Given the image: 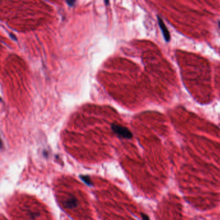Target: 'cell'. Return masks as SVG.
I'll use <instances>...</instances> for the list:
<instances>
[{
	"mask_svg": "<svg viewBox=\"0 0 220 220\" xmlns=\"http://www.w3.org/2000/svg\"><path fill=\"white\" fill-rule=\"evenodd\" d=\"M111 127L112 131L116 134H117L119 136L123 138H127V139H131L132 137V132L125 127L113 123L112 124Z\"/></svg>",
	"mask_w": 220,
	"mask_h": 220,
	"instance_id": "1",
	"label": "cell"
},
{
	"mask_svg": "<svg viewBox=\"0 0 220 220\" xmlns=\"http://www.w3.org/2000/svg\"><path fill=\"white\" fill-rule=\"evenodd\" d=\"M157 20H158V25L162 31L163 35L165 40L167 42H169L170 40V33H169L168 29H167V28L166 25H165L164 22L162 21L161 19L159 16H157Z\"/></svg>",
	"mask_w": 220,
	"mask_h": 220,
	"instance_id": "3",
	"label": "cell"
},
{
	"mask_svg": "<svg viewBox=\"0 0 220 220\" xmlns=\"http://www.w3.org/2000/svg\"><path fill=\"white\" fill-rule=\"evenodd\" d=\"M66 3H67V4L69 5V6L72 7V6H74V4L76 3V2H73V1L69 2V1H68V2H66Z\"/></svg>",
	"mask_w": 220,
	"mask_h": 220,
	"instance_id": "6",
	"label": "cell"
},
{
	"mask_svg": "<svg viewBox=\"0 0 220 220\" xmlns=\"http://www.w3.org/2000/svg\"><path fill=\"white\" fill-rule=\"evenodd\" d=\"M37 216H38V214H36V213H31V218H36Z\"/></svg>",
	"mask_w": 220,
	"mask_h": 220,
	"instance_id": "7",
	"label": "cell"
},
{
	"mask_svg": "<svg viewBox=\"0 0 220 220\" xmlns=\"http://www.w3.org/2000/svg\"><path fill=\"white\" fill-rule=\"evenodd\" d=\"M141 218H142V220H150L149 217L147 215H146L145 214L141 213Z\"/></svg>",
	"mask_w": 220,
	"mask_h": 220,
	"instance_id": "5",
	"label": "cell"
},
{
	"mask_svg": "<svg viewBox=\"0 0 220 220\" xmlns=\"http://www.w3.org/2000/svg\"><path fill=\"white\" fill-rule=\"evenodd\" d=\"M78 199L75 198L74 196H70L66 198L63 202V205L65 207L68 209H74L78 206Z\"/></svg>",
	"mask_w": 220,
	"mask_h": 220,
	"instance_id": "2",
	"label": "cell"
},
{
	"mask_svg": "<svg viewBox=\"0 0 220 220\" xmlns=\"http://www.w3.org/2000/svg\"><path fill=\"white\" fill-rule=\"evenodd\" d=\"M80 178H81V180L82 181H83L86 184H87L88 185H92L91 180H90L89 176H81Z\"/></svg>",
	"mask_w": 220,
	"mask_h": 220,
	"instance_id": "4",
	"label": "cell"
},
{
	"mask_svg": "<svg viewBox=\"0 0 220 220\" xmlns=\"http://www.w3.org/2000/svg\"><path fill=\"white\" fill-rule=\"evenodd\" d=\"M219 27L220 28V21H219Z\"/></svg>",
	"mask_w": 220,
	"mask_h": 220,
	"instance_id": "8",
	"label": "cell"
}]
</instances>
